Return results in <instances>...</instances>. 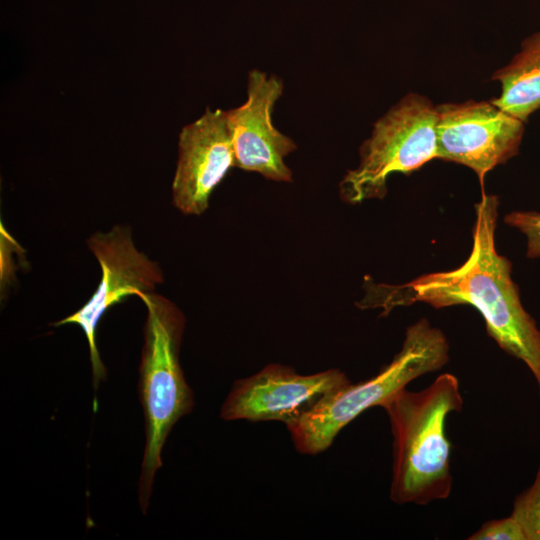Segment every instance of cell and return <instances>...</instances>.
I'll return each instance as SVG.
<instances>
[{
  "mask_svg": "<svg viewBox=\"0 0 540 540\" xmlns=\"http://www.w3.org/2000/svg\"><path fill=\"white\" fill-rule=\"evenodd\" d=\"M475 213L472 250L461 266L402 285L367 284L357 305L381 309L383 314L417 302L434 308L471 305L482 315L488 334L499 347L530 369L540 394V330L521 303L511 262L496 249L497 197L483 192Z\"/></svg>",
  "mask_w": 540,
  "mask_h": 540,
  "instance_id": "1",
  "label": "cell"
},
{
  "mask_svg": "<svg viewBox=\"0 0 540 540\" xmlns=\"http://www.w3.org/2000/svg\"><path fill=\"white\" fill-rule=\"evenodd\" d=\"M463 403L457 377L444 373L426 388H402L380 405L393 435L389 496L394 503L427 505L449 497L453 478L445 425L448 415L460 412Z\"/></svg>",
  "mask_w": 540,
  "mask_h": 540,
  "instance_id": "2",
  "label": "cell"
},
{
  "mask_svg": "<svg viewBox=\"0 0 540 540\" xmlns=\"http://www.w3.org/2000/svg\"><path fill=\"white\" fill-rule=\"evenodd\" d=\"M147 309L144 344L139 367V396L145 419L146 444L139 480L143 514L161 451L174 424L193 408V394L179 362L185 318L169 299L153 292L138 296Z\"/></svg>",
  "mask_w": 540,
  "mask_h": 540,
  "instance_id": "3",
  "label": "cell"
},
{
  "mask_svg": "<svg viewBox=\"0 0 540 540\" xmlns=\"http://www.w3.org/2000/svg\"><path fill=\"white\" fill-rule=\"evenodd\" d=\"M449 360V344L441 330L420 319L406 330L401 350L368 380L334 390L310 411L287 425L295 448L315 455L328 449L338 433L365 410L380 406L389 396Z\"/></svg>",
  "mask_w": 540,
  "mask_h": 540,
  "instance_id": "4",
  "label": "cell"
},
{
  "mask_svg": "<svg viewBox=\"0 0 540 540\" xmlns=\"http://www.w3.org/2000/svg\"><path fill=\"white\" fill-rule=\"evenodd\" d=\"M437 109L427 98L410 93L373 125L360 147V162L340 182L343 201L350 204L381 199L393 173H410L438 157Z\"/></svg>",
  "mask_w": 540,
  "mask_h": 540,
  "instance_id": "5",
  "label": "cell"
},
{
  "mask_svg": "<svg viewBox=\"0 0 540 540\" xmlns=\"http://www.w3.org/2000/svg\"><path fill=\"white\" fill-rule=\"evenodd\" d=\"M88 248L100 268V283L91 298L76 312L53 326L78 325L88 342L95 390L107 372L96 345V328L104 313L128 296L153 292L164 280L159 265L140 252L131 230L117 225L107 232H97L87 240Z\"/></svg>",
  "mask_w": 540,
  "mask_h": 540,
  "instance_id": "6",
  "label": "cell"
},
{
  "mask_svg": "<svg viewBox=\"0 0 540 540\" xmlns=\"http://www.w3.org/2000/svg\"><path fill=\"white\" fill-rule=\"evenodd\" d=\"M436 109L437 158L469 167L481 183L518 153L524 122L492 102L468 100Z\"/></svg>",
  "mask_w": 540,
  "mask_h": 540,
  "instance_id": "7",
  "label": "cell"
},
{
  "mask_svg": "<svg viewBox=\"0 0 540 540\" xmlns=\"http://www.w3.org/2000/svg\"><path fill=\"white\" fill-rule=\"evenodd\" d=\"M349 382L339 369L303 375L291 367L270 364L233 384L220 416L230 421H281L287 426Z\"/></svg>",
  "mask_w": 540,
  "mask_h": 540,
  "instance_id": "8",
  "label": "cell"
},
{
  "mask_svg": "<svg viewBox=\"0 0 540 540\" xmlns=\"http://www.w3.org/2000/svg\"><path fill=\"white\" fill-rule=\"evenodd\" d=\"M280 77L252 69L247 79V99L227 110L232 131L235 167L256 172L274 182H292L285 158L297 149L293 139L273 124L272 112L283 93Z\"/></svg>",
  "mask_w": 540,
  "mask_h": 540,
  "instance_id": "9",
  "label": "cell"
},
{
  "mask_svg": "<svg viewBox=\"0 0 540 540\" xmlns=\"http://www.w3.org/2000/svg\"><path fill=\"white\" fill-rule=\"evenodd\" d=\"M235 167L232 131L224 110L207 108L185 125L178 141V161L172 182V201L185 215H201L209 198Z\"/></svg>",
  "mask_w": 540,
  "mask_h": 540,
  "instance_id": "10",
  "label": "cell"
},
{
  "mask_svg": "<svg viewBox=\"0 0 540 540\" xmlns=\"http://www.w3.org/2000/svg\"><path fill=\"white\" fill-rule=\"evenodd\" d=\"M493 79L500 81L501 94L491 102L525 122L540 108V31L527 37L520 51Z\"/></svg>",
  "mask_w": 540,
  "mask_h": 540,
  "instance_id": "11",
  "label": "cell"
},
{
  "mask_svg": "<svg viewBox=\"0 0 540 540\" xmlns=\"http://www.w3.org/2000/svg\"><path fill=\"white\" fill-rule=\"evenodd\" d=\"M511 515L520 524L526 540H540V465L533 484L516 497Z\"/></svg>",
  "mask_w": 540,
  "mask_h": 540,
  "instance_id": "12",
  "label": "cell"
},
{
  "mask_svg": "<svg viewBox=\"0 0 540 540\" xmlns=\"http://www.w3.org/2000/svg\"><path fill=\"white\" fill-rule=\"evenodd\" d=\"M505 222L525 235L527 257H540V213L531 211L511 212L506 215Z\"/></svg>",
  "mask_w": 540,
  "mask_h": 540,
  "instance_id": "13",
  "label": "cell"
},
{
  "mask_svg": "<svg viewBox=\"0 0 540 540\" xmlns=\"http://www.w3.org/2000/svg\"><path fill=\"white\" fill-rule=\"evenodd\" d=\"M469 540H526L518 521L512 516L485 522Z\"/></svg>",
  "mask_w": 540,
  "mask_h": 540,
  "instance_id": "14",
  "label": "cell"
}]
</instances>
